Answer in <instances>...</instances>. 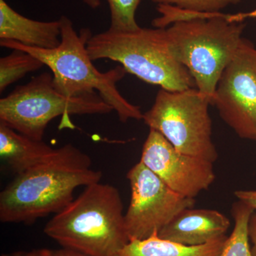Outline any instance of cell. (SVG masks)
Instances as JSON below:
<instances>
[{
  "mask_svg": "<svg viewBox=\"0 0 256 256\" xmlns=\"http://www.w3.org/2000/svg\"><path fill=\"white\" fill-rule=\"evenodd\" d=\"M212 105L239 138L256 141V48L248 40L224 70Z\"/></svg>",
  "mask_w": 256,
  "mask_h": 256,
  "instance_id": "9",
  "label": "cell"
},
{
  "mask_svg": "<svg viewBox=\"0 0 256 256\" xmlns=\"http://www.w3.org/2000/svg\"><path fill=\"white\" fill-rule=\"evenodd\" d=\"M60 21L62 34L56 48H33L12 40H0V46L23 50L38 58L50 69L56 89L63 95L76 97L97 92L117 112L121 122L142 120L140 107L126 100L118 89V82L127 74L124 67L118 66L106 73L99 72L88 53V41L92 36L90 30L82 28L78 35L67 16H62Z\"/></svg>",
  "mask_w": 256,
  "mask_h": 256,
  "instance_id": "2",
  "label": "cell"
},
{
  "mask_svg": "<svg viewBox=\"0 0 256 256\" xmlns=\"http://www.w3.org/2000/svg\"><path fill=\"white\" fill-rule=\"evenodd\" d=\"M141 162L178 194L194 198L214 182V163L184 154L156 130L143 146Z\"/></svg>",
  "mask_w": 256,
  "mask_h": 256,
  "instance_id": "10",
  "label": "cell"
},
{
  "mask_svg": "<svg viewBox=\"0 0 256 256\" xmlns=\"http://www.w3.org/2000/svg\"><path fill=\"white\" fill-rule=\"evenodd\" d=\"M230 224L228 217L218 210L192 207L178 213L158 236L181 245L198 246L225 236Z\"/></svg>",
  "mask_w": 256,
  "mask_h": 256,
  "instance_id": "11",
  "label": "cell"
},
{
  "mask_svg": "<svg viewBox=\"0 0 256 256\" xmlns=\"http://www.w3.org/2000/svg\"><path fill=\"white\" fill-rule=\"evenodd\" d=\"M88 6L92 9H96L101 5L100 0H82Z\"/></svg>",
  "mask_w": 256,
  "mask_h": 256,
  "instance_id": "23",
  "label": "cell"
},
{
  "mask_svg": "<svg viewBox=\"0 0 256 256\" xmlns=\"http://www.w3.org/2000/svg\"><path fill=\"white\" fill-rule=\"evenodd\" d=\"M256 18V9L249 12H240L237 14H227V22L230 23H242L246 18Z\"/></svg>",
  "mask_w": 256,
  "mask_h": 256,
  "instance_id": "22",
  "label": "cell"
},
{
  "mask_svg": "<svg viewBox=\"0 0 256 256\" xmlns=\"http://www.w3.org/2000/svg\"><path fill=\"white\" fill-rule=\"evenodd\" d=\"M234 195L239 201L256 210V190H237L234 192Z\"/></svg>",
  "mask_w": 256,
  "mask_h": 256,
  "instance_id": "20",
  "label": "cell"
},
{
  "mask_svg": "<svg viewBox=\"0 0 256 256\" xmlns=\"http://www.w3.org/2000/svg\"><path fill=\"white\" fill-rule=\"evenodd\" d=\"M228 238L223 236L204 245L186 246L159 237L158 232L142 240H131L117 256H220Z\"/></svg>",
  "mask_w": 256,
  "mask_h": 256,
  "instance_id": "14",
  "label": "cell"
},
{
  "mask_svg": "<svg viewBox=\"0 0 256 256\" xmlns=\"http://www.w3.org/2000/svg\"><path fill=\"white\" fill-rule=\"evenodd\" d=\"M60 22L25 18L0 0V40H12L33 48L52 50L60 44Z\"/></svg>",
  "mask_w": 256,
  "mask_h": 256,
  "instance_id": "12",
  "label": "cell"
},
{
  "mask_svg": "<svg viewBox=\"0 0 256 256\" xmlns=\"http://www.w3.org/2000/svg\"><path fill=\"white\" fill-rule=\"evenodd\" d=\"M210 105V100L196 88L178 92L161 88L142 120L176 150L214 163L218 152L212 140Z\"/></svg>",
  "mask_w": 256,
  "mask_h": 256,
  "instance_id": "7",
  "label": "cell"
},
{
  "mask_svg": "<svg viewBox=\"0 0 256 256\" xmlns=\"http://www.w3.org/2000/svg\"><path fill=\"white\" fill-rule=\"evenodd\" d=\"M131 198L124 214L130 240L151 236L182 210L192 208L194 198L178 194L140 161L128 171Z\"/></svg>",
  "mask_w": 256,
  "mask_h": 256,
  "instance_id": "8",
  "label": "cell"
},
{
  "mask_svg": "<svg viewBox=\"0 0 256 256\" xmlns=\"http://www.w3.org/2000/svg\"><path fill=\"white\" fill-rule=\"evenodd\" d=\"M110 11L109 30L120 32L138 31L140 26L136 20V12L142 0H107Z\"/></svg>",
  "mask_w": 256,
  "mask_h": 256,
  "instance_id": "17",
  "label": "cell"
},
{
  "mask_svg": "<svg viewBox=\"0 0 256 256\" xmlns=\"http://www.w3.org/2000/svg\"><path fill=\"white\" fill-rule=\"evenodd\" d=\"M254 208L244 202H236L232 206L234 220L233 232L226 239L220 256H254L248 236V222Z\"/></svg>",
  "mask_w": 256,
  "mask_h": 256,
  "instance_id": "15",
  "label": "cell"
},
{
  "mask_svg": "<svg viewBox=\"0 0 256 256\" xmlns=\"http://www.w3.org/2000/svg\"><path fill=\"white\" fill-rule=\"evenodd\" d=\"M87 50L92 60L118 62L127 73L170 92L196 88L188 69L170 50L166 28H142L132 32L107 31L92 36Z\"/></svg>",
  "mask_w": 256,
  "mask_h": 256,
  "instance_id": "5",
  "label": "cell"
},
{
  "mask_svg": "<svg viewBox=\"0 0 256 256\" xmlns=\"http://www.w3.org/2000/svg\"><path fill=\"white\" fill-rule=\"evenodd\" d=\"M159 4L174 5L180 9L197 12H220V10L237 4L240 0H152Z\"/></svg>",
  "mask_w": 256,
  "mask_h": 256,
  "instance_id": "18",
  "label": "cell"
},
{
  "mask_svg": "<svg viewBox=\"0 0 256 256\" xmlns=\"http://www.w3.org/2000/svg\"><path fill=\"white\" fill-rule=\"evenodd\" d=\"M44 232L62 248L89 256H117L130 242L119 190L100 182L85 186Z\"/></svg>",
  "mask_w": 256,
  "mask_h": 256,
  "instance_id": "3",
  "label": "cell"
},
{
  "mask_svg": "<svg viewBox=\"0 0 256 256\" xmlns=\"http://www.w3.org/2000/svg\"><path fill=\"white\" fill-rule=\"evenodd\" d=\"M92 164L87 154L66 144L48 162L16 174L0 193L2 223L31 224L58 213L73 201L76 188L100 182L102 172Z\"/></svg>",
  "mask_w": 256,
  "mask_h": 256,
  "instance_id": "1",
  "label": "cell"
},
{
  "mask_svg": "<svg viewBox=\"0 0 256 256\" xmlns=\"http://www.w3.org/2000/svg\"><path fill=\"white\" fill-rule=\"evenodd\" d=\"M1 256H89L72 249L36 248L30 250H16L3 254Z\"/></svg>",
  "mask_w": 256,
  "mask_h": 256,
  "instance_id": "19",
  "label": "cell"
},
{
  "mask_svg": "<svg viewBox=\"0 0 256 256\" xmlns=\"http://www.w3.org/2000/svg\"><path fill=\"white\" fill-rule=\"evenodd\" d=\"M58 150L0 122V156L15 175L48 162Z\"/></svg>",
  "mask_w": 256,
  "mask_h": 256,
  "instance_id": "13",
  "label": "cell"
},
{
  "mask_svg": "<svg viewBox=\"0 0 256 256\" xmlns=\"http://www.w3.org/2000/svg\"><path fill=\"white\" fill-rule=\"evenodd\" d=\"M114 111L98 94L67 97L56 89L53 74L34 77L0 100V122L24 136L43 140L45 130L62 116L60 126L74 129L70 114H106Z\"/></svg>",
  "mask_w": 256,
  "mask_h": 256,
  "instance_id": "6",
  "label": "cell"
},
{
  "mask_svg": "<svg viewBox=\"0 0 256 256\" xmlns=\"http://www.w3.org/2000/svg\"><path fill=\"white\" fill-rule=\"evenodd\" d=\"M44 64L36 57L23 50H14L0 58V92L30 72H36Z\"/></svg>",
  "mask_w": 256,
  "mask_h": 256,
  "instance_id": "16",
  "label": "cell"
},
{
  "mask_svg": "<svg viewBox=\"0 0 256 256\" xmlns=\"http://www.w3.org/2000/svg\"><path fill=\"white\" fill-rule=\"evenodd\" d=\"M226 18L224 13H210V18L178 22L166 28L173 56L188 69L196 88L210 105L224 70L240 46L246 28V24L230 23Z\"/></svg>",
  "mask_w": 256,
  "mask_h": 256,
  "instance_id": "4",
  "label": "cell"
},
{
  "mask_svg": "<svg viewBox=\"0 0 256 256\" xmlns=\"http://www.w3.org/2000/svg\"><path fill=\"white\" fill-rule=\"evenodd\" d=\"M248 236L252 242V256H256V212H254L248 222Z\"/></svg>",
  "mask_w": 256,
  "mask_h": 256,
  "instance_id": "21",
  "label": "cell"
}]
</instances>
